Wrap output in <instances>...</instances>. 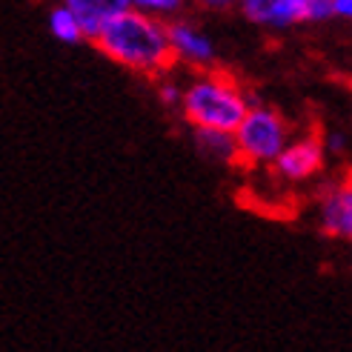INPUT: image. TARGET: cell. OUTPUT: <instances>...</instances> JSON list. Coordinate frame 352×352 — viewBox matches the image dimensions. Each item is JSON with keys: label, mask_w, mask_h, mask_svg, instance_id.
<instances>
[{"label": "cell", "mask_w": 352, "mask_h": 352, "mask_svg": "<svg viewBox=\"0 0 352 352\" xmlns=\"http://www.w3.org/2000/svg\"><path fill=\"white\" fill-rule=\"evenodd\" d=\"M252 107L250 89L226 69H195L184 78L178 115L189 129H223L235 132L246 109Z\"/></svg>", "instance_id": "obj_2"}, {"label": "cell", "mask_w": 352, "mask_h": 352, "mask_svg": "<svg viewBox=\"0 0 352 352\" xmlns=\"http://www.w3.org/2000/svg\"><path fill=\"white\" fill-rule=\"evenodd\" d=\"M329 3H332V17L352 23V0H329Z\"/></svg>", "instance_id": "obj_15"}, {"label": "cell", "mask_w": 352, "mask_h": 352, "mask_svg": "<svg viewBox=\"0 0 352 352\" xmlns=\"http://www.w3.org/2000/svg\"><path fill=\"white\" fill-rule=\"evenodd\" d=\"M195 135L198 152L212 164L221 166H238V149H235V135L223 129H192Z\"/></svg>", "instance_id": "obj_9"}, {"label": "cell", "mask_w": 352, "mask_h": 352, "mask_svg": "<svg viewBox=\"0 0 352 352\" xmlns=\"http://www.w3.org/2000/svg\"><path fill=\"white\" fill-rule=\"evenodd\" d=\"M349 175H352V172H349Z\"/></svg>", "instance_id": "obj_17"}, {"label": "cell", "mask_w": 352, "mask_h": 352, "mask_svg": "<svg viewBox=\"0 0 352 352\" xmlns=\"http://www.w3.org/2000/svg\"><path fill=\"white\" fill-rule=\"evenodd\" d=\"M327 152L321 144V135H292L287 140V146L280 149V155L272 161L270 172L272 178L287 184V186H304L315 178H321L327 169Z\"/></svg>", "instance_id": "obj_4"}, {"label": "cell", "mask_w": 352, "mask_h": 352, "mask_svg": "<svg viewBox=\"0 0 352 352\" xmlns=\"http://www.w3.org/2000/svg\"><path fill=\"white\" fill-rule=\"evenodd\" d=\"M169 46L175 69L186 66L189 72H195V69H209L218 63V46L212 34H206V29L186 14H178L169 21Z\"/></svg>", "instance_id": "obj_6"}, {"label": "cell", "mask_w": 352, "mask_h": 352, "mask_svg": "<svg viewBox=\"0 0 352 352\" xmlns=\"http://www.w3.org/2000/svg\"><path fill=\"white\" fill-rule=\"evenodd\" d=\"M309 3H312V0H307V6H309Z\"/></svg>", "instance_id": "obj_16"}, {"label": "cell", "mask_w": 352, "mask_h": 352, "mask_svg": "<svg viewBox=\"0 0 352 352\" xmlns=\"http://www.w3.org/2000/svg\"><path fill=\"white\" fill-rule=\"evenodd\" d=\"M155 92H157V100L164 103L169 109H178L181 103V92H184V78L175 75V69L161 78H155Z\"/></svg>", "instance_id": "obj_12"}, {"label": "cell", "mask_w": 352, "mask_h": 352, "mask_svg": "<svg viewBox=\"0 0 352 352\" xmlns=\"http://www.w3.org/2000/svg\"><path fill=\"white\" fill-rule=\"evenodd\" d=\"M46 23H49L52 38H58L60 43H83V41H86V32H83L80 21H78L75 12L69 9L66 3L52 6V9H49V17H46Z\"/></svg>", "instance_id": "obj_10"}, {"label": "cell", "mask_w": 352, "mask_h": 352, "mask_svg": "<svg viewBox=\"0 0 352 352\" xmlns=\"http://www.w3.org/2000/svg\"><path fill=\"white\" fill-rule=\"evenodd\" d=\"M235 149L238 164L246 169H270L272 161L295 135L292 123L267 103H252L241 123L235 126Z\"/></svg>", "instance_id": "obj_3"}, {"label": "cell", "mask_w": 352, "mask_h": 352, "mask_svg": "<svg viewBox=\"0 0 352 352\" xmlns=\"http://www.w3.org/2000/svg\"><path fill=\"white\" fill-rule=\"evenodd\" d=\"M192 0H126L129 9H138V12H146V14H155V17H164V21H172L186 12V6Z\"/></svg>", "instance_id": "obj_11"}, {"label": "cell", "mask_w": 352, "mask_h": 352, "mask_svg": "<svg viewBox=\"0 0 352 352\" xmlns=\"http://www.w3.org/2000/svg\"><path fill=\"white\" fill-rule=\"evenodd\" d=\"M312 218L318 232L332 241H352V175L321 184L312 201Z\"/></svg>", "instance_id": "obj_5"}, {"label": "cell", "mask_w": 352, "mask_h": 352, "mask_svg": "<svg viewBox=\"0 0 352 352\" xmlns=\"http://www.w3.org/2000/svg\"><path fill=\"white\" fill-rule=\"evenodd\" d=\"M192 3L204 12H232V9H238L241 0H192Z\"/></svg>", "instance_id": "obj_14"}, {"label": "cell", "mask_w": 352, "mask_h": 352, "mask_svg": "<svg viewBox=\"0 0 352 352\" xmlns=\"http://www.w3.org/2000/svg\"><path fill=\"white\" fill-rule=\"evenodd\" d=\"M60 3H66L69 9L75 12V17L80 21V26L86 32V41L89 43L118 12L126 9V0H60Z\"/></svg>", "instance_id": "obj_8"}, {"label": "cell", "mask_w": 352, "mask_h": 352, "mask_svg": "<svg viewBox=\"0 0 352 352\" xmlns=\"http://www.w3.org/2000/svg\"><path fill=\"white\" fill-rule=\"evenodd\" d=\"M92 43L103 58L123 66L126 72L140 78H161L175 69L169 46V21L138 9H123L103 26Z\"/></svg>", "instance_id": "obj_1"}, {"label": "cell", "mask_w": 352, "mask_h": 352, "mask_svg": "<svg viewBox=\"0 0 352 352\" xmlns=\"http://www.w3.org/2000/svg\"><path fill=\"white\" fill-rule=\"evenodd\" d=\"M238 12L261 32H292L307 23V0H241Z\"/></svg>", "instance_id": "obj_7"}, {"label": "cell", "mask_w": 352, "mask_h": 352, "mask_svg": "<svg viewBox=\"0 0 352 352\" xmlns=\"http://www.w3.org/2000/svg\"><path fill=\"white\" fill-rule=\"evenodd\" d=\"M321 144H324V152L327 157H344L346 155V135L338 132V129H329V132H321Z\"/></svg>", "instance_id": "obj_13"}]
</instances>
